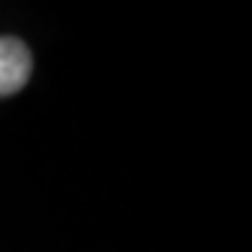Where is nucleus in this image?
I'll return each mask as SVG.
<instances>
[{
	"label": "nucleus",
	"mask_w": 252,
	"mask_h": 252,
	"mask_svg": "<svg viewBox=\"0 0 252 252\" xmlns=\"http://www.w3.org/2000/svg\"><path fill=\"white\" fill-rule=\"evenodd\" d=\"M31 52L16 36H0V95H13L31 77Z\"/></svg>",
	"instance_id": "f257e3e1"
}]
</instances>
